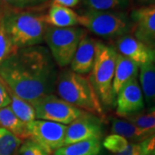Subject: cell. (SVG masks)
Listing matches in <instances>:
<instances>
[{
	"label": "cell",
	"mask_w": 155,
	"mask_h": 155,
	"mask_svg": "<svg viewBox=\"0 0 155 155\" xmlns=\"http://www.w3.org/2000/svg\"><path fill=\"white\" fill-rule=\"evenodd\" d=\"M116 46V50L119 52L118 54L134 62L138 67L154 63V50L135 38L134 35L128 34L117 38Z\"/></svg>",
	"instance_id": "12"
},
{
	"label": "cell",
	"mask_w": 155,
	"mask_h": 155,
	"mask_svg": "<svg viewBox=\"0 0 155 155\" xmlns=\"http://www.w3.org/2000/svg\"><path fill=\"white\" fill-rule=\"evenodd\" d=\"M102 148L101 140H89L63 146L54 155H100Z\"/></svg>",
	"instance_id": "18"
},
{
	"label": "cell",
	"mask_w": 155,
	"mask_h": 155,
	"mask_svg": "<svg viewBox=\"0 0 155 155\" xmlns=\"http://www.w3.org/2000/svg\"><path fill=\"white\" fill-rule=\"evenodd\" d=\"M140 68V85L144 101L150 108L155 105V64L149 63Z\"/></svg>",
	"instance_id": "17"
},
{
	"label": "cell",
	"mask_w": 155,
	"mask_h": 155,
	"mask_svg": "<svg viewBox=\"0 0 155 155\" xmlns=\"http://www.w3.org/2000/svg\"><path fill=\"white\" fill-rule=\"evenodd\" d=\"M129 145V141L127 139L122 136H120L116 134H111L106 136L104 141L102 142V146L113 153H122L127 147Z\"/></svg>",
	"instance_id": "24"
},
{
	"label": "cell",
	"mask_w": 155,
	"mask_h": 155,
	"mask_svg": "<svg viewBox=\"0 0 155 155\" xmlns=\"http://www.w3.org/2000/svg\"><path fill=\"white\" fill-rule=\"evenodd\" d=\"M98 41L90 37L87 34L81 39L71 62V70L78 74L91 72L94 65Z\"/></svg>",
	"instance_id": "13"
},
{
	"label": "cell",
	"mask_w": 155,
	"mask_h": 155,
	"mask_svg": "<svg viewBox=\"0 0 155 155\" xmlns=\"http://www.w3.org/2000/svg\"><path fill=\"white\" fill-rule=\"evenodd\" d=\"M89 10L109 11H121L129 5V0H83Z\"/></svg>",
	"instance_id": "22"
},
{
	"label": "cell",
	"mask_w": 155,
	"mask_h": 155,
	"mask_svg": "<svg viewBox=\"0 0 155 155\" xmlns=\"http://www.w3.org/2000/svg\"><path fill=\"white\" fill-rule=\"evenodd\" d=\"M117 51L98 41L93 67L88 77L103 107L111 108L116 104V97L113 91Z\"/></svg>",
	"instance_id": "4"
},
{
	"label": "cell",
	"mask_w": 155,
	"mask_h": 155,
	"mask_svg": "<svg viewBox=\"0 0 155 155\" xmlns=\"http://www.w3.org/2000/svg\"><path fill=\"white\" fill-rule=\"evenodd\" d=\"M85 35L86 31L82 28H57L48 24L44 41L56 66L64 68L71 64L78 44Z\"/></svg>",
	"instance_id": "6"
},
{
	"label": "cell",
	"mask_w": 155,
	"mask_h": 155,
	"mask_svg": "<svg viewBox=\"0 0 155 155\" xmlns=\"http://www.w3.org/2000/svg\"><path fill=\"white\" fill-rule=\"evenodd\" d=\"M55 91L59 97L81 110L105 118L104 107L88 77L76 73L71 69L58 74Z\"/></svg>",
	"instance_id": "3"
},
{
	"label": "cell",
	"mask_w": 155,
	"mask_h": 155,
	"mask_svg": "<svg viewBox=\"0 0 155 155\" xmlns=\"http://www.w3.org/2000/svg\"><path fill=\"white\" fill-rule=\"evenodd\" d=\"M0 23L17 49L41 44L48 26L45 15L29 10L9 9L0 13Z\"/></svg>",
	"instance_id": "2"
},
{
	"label": "cell",
	"mask_w": 155,
	"mask_h": 155,
	"mask_svg": "<svg viewBox=\"0 0 155 155\" xmlns=\"http://www.w3.org/2000/svg\"><path fill=\"white\" fill-rule=\"evenodd\" d=\"M58 74L49 50L40 45L18 49L0 64L6 87L30 104L54 93Z\"/></svg>",
	"instance_id": "1"
},
{
	"label": "cell",
	"mask_w": 155,
	"mask_h": 155,
	"mask_svg": "<svg viewBox=\"0 0 155 155\" xmlns=\"http://www.w3.org/2000/svg\"><path fill=\"white\" fill-rule=\"evenodd\" d=\"M115 155H142V150L140 143H129L123 152Z\"/></svg>",
	"instance_id": "30"
},
{
	"label": "cell",
	"mask_w": 155,
	"mask_h": 155,
	"mask_svg": "<svg viewBox=\"0 0 155 155\" xmlns=\"http://www.w3.org/2000/svg\"><path fill=\"white\" fill-rule=\"evenodd\" d=\"M28 136L48 154L65 146L67 125L35 119L27 124Z\"/></svg>",
	"instance_id": "8"
},
{
	"label": "cell",
	"mask_w": 155,
	"mask_h": 155,
	"mask_svg": "<svg viewBox=\"0 0 155 155\" xmlns=\"http://www.w3.org/2000/svg\"><path fill=\"white\" fill-rule=\"evenodd\" d=\"M53 3H55L58 5L65 6L67 8L75 7L79 3V0H54Z\"/></svg>",
	"instance_id": "31"
},
{
	"label": "cell",
	"mask_w": 155,
	"mask_h": 155,
	"mask_svg": "<svg viewBox=\"0 0 155 155\" xmlns=\"http://www.w3.org/2000/svg\"><path fill=\"white\" fill-rule=\"evenodd\" d=\"M142 155H155V133L140 142Z\"/></svg>",
	"instance_id": "28"
},
{
	"label": "cell",
	"mask_w": 155,
	"mask_h": 155,
	"mask_svg": "<svg viewBox=\"0 0 155 155\" xmlns=\"http://www.w3.org/2000/svg\"><path fill=\"white\" fill-rule=\"evenodd\" d=\"M138 72L139 67L134 62L117 52L113 80V91L116 97L128 81L132 78H137Z\"/></svg>",
	"instance_id": "14"
},
{
	"label": "cell",
	"mask_w": 155,
	"mask_h": 155,
	"mask_svg": "<svg viewBox=\"0 0 155 155\" xmlns=\"http://www.w3.org/2000/svg\"><path fill=\"white\" fill-rule=\"evenodd\" d=\"M143 93L137 78L128 81L119 91L116 99V116L122 118L140 113L144 110Z\"/></svg>",
	"instance_id": "10"
},
{
	"label": "cell",
	"mask_w": 155,
	"mask_h": 155,
	"mask_svg": "<svg viewBox=\"0 0 155 155\" xmlns=\"http://www.w3.org/2000/svg\"><path fill=\"white\" fill-rule=\"evenodd\" d=\"M134 37L155 50V5L141 6L131 12Z\"/></svg>",
	"instance_id": "11"
},
{
	"label": "cell",
	"mask_w": 155,
	"mask_h": 155,
	"mask_svg": "<svg viewBox=\"0 0 155 155\" xmlns=\"http://www.w3.org/2000/svg\"><path fill=\"white\" fill-rule=\"evenodd\" d=\"M11 97L5 83L0 78V109L10 105Z\"/></svg>",
	"instance_id": "29"
},
{
	"label": "cell",
	"mask_w": 155,
	"mask_h": 155,
	"mask_svg": "<svg viewBox=\"0 0 155 155\" xmlns=\"http://www.w3.org/2000/svg\"><path fill=\"white\" fill-rule=\"evenodd\" d=\"M148 112L151 113V114H153V115H154L155 116V105L153 106V107H150L149 110H148Z\"/></svg>",
	"instance_id": "33"
},
{
	"label": "cell",
	"mask_w": 155,
	"mask_h": 155,
	"mask_svg": "<svg viewBox=\"0 0 155 155\" xmlns=\"http://www.w3.org/2000/svg\"><path fill=\"white\" fill-rule=\"evenodd\" d=\"M154 53H155V50H154Z\"/></svg>",
	"instance_id": "34"
},
{
	"label": "cell",
	"mask_w": 155,
	"mask_h": 155,
	"mask_svg": "<svg viewBox=\"0 0 155 155\" xmlns=\"http://www.w3.org/2000/svg\"><path fill=\"white\" fill-rule=\"evenodd\" d=\"M103 135V119L85 112L67 126L65 146L89 140H101Z\"/></svg>",
	"instance_id": "9"
},
{
	"label": "cell",
	"mask_w": 155,
	"mask_h": 155,
	"mask_svg": "<svg viewBox=\"0 0 155 155\" xmlns=\"http://www.w3.org/2000/svg\"><path fill=\"white\" fill-rule=\"evenodd\" d=\"M19 155H49L31 139L25 140L19 147Z\"/></svg>",
	"instance_id": "27"
},
{
	"label": "cell",
	"mask_w": 155,
	"mask_h": 155,
	"mask_svg": "<svg viewBox=\"0 0 155 155\" xmlns=\"http://www.w3.org/2000/svg\"><path fill=\"white\" fill-rule=\"evenodd\" d=\"M134 124L139 128L144 130L146 132L153 134L155 133V116L147 113H138L127 118H124Z\"/></svg>",
	"instance_id": "23"
},
{
	"label": "cell",
	"mask_w": 155,
	"mask_h": 155,
	"mask_svg": "<svg viewBox=\"0 0 155 155\" xmlns=\"http://www.w3.org/2000/svg\"><path fill=\"white\" fill-rule=\"evenodd\" d=\"M22 140L5 128L0 127V155H14Z\"/></svg>",
	"instance_id": "21"
},
{
	"label": "cell",
	"mask_w": 155,
	"mask_h": 155,
	"mask_svg": "<svg viewBox=\"0 0 155 155\" xmlns=\"http://www.w3.org/2000/svg\"><path fill=\"white\" fill-rule=\"evenodd\" d=\"M17 50L0 23V64L14 54Z\"/></svg>",
	"instance_id": "25"
},
{
	"label": "cell",
	"mask_w": 155,
	"mask_h": 155,
	"mask_svg": "<svg viewBox=\"0 0 155 155\" xmlns=\"http://www.w3.org/2000/svg\"><path fill=\"white\" fill-rule=\"evenodd\" d=\"M110 131L111 134H118L127 139L128 141H132L131 143H140L152 135V134L146 132L132 122L122 118L111 119Z\"/></svg>",
	"instance_id": "16"
},
{
	"label": "cell",
	"mask_w": 155,
	"mask_h": 155,
	"mask_svg": "<svg viewBox=\"0 0 155 155\" xmlns=\"http://www.w3.org/2000/svg\"><path fill=\"white\" fill-rule=\"evenodd\" d=\"M48 0H0V4L11 10H31L44 5Z\"/></svg>",
	"instance_id": "26"
},
{
	"label": "cell",
	"mask_w": 155,
	"mask_h": 155,
	"mask_svg": "<svg viewBox=\"0 0 155 155\" xmlns=\"http://www.w3.org/2000/svg\"><path fill=\"white\" fill-rule=\"evenodd\" d=\"M0 127L11 131L22 140L29 138L27 124L17 118L10 106L0 109Z\"/></svg>",
	"instance_id": "19"
},
{
	"label": "cell",
	"mask_w": 155,
	"mask_h": 155,
	"mask_svg": "<svg viewBox=\"0 0 155 155\" xmlns=\"http://www.w3.org/2000/svg\"><path fill=\"white\" fill-rule=\"evenodd\" d=\"M8 91L11 97V104L9 106L17 118L25 124H28L29 122L35 121L36 119V116L32 104L17 97V95L14 94L9 89Z\"/></svg>",
	"instance_id": "20"
},
{
	"label": "cell",
	"mask_w": 155,
	"mask_h": 155,
	"mask_svg": "<svg viewBox=\"0 0 155 155\" xmlns=\"http://www.w3.org/2000/svg\"><path fill=\"white\" fill-rule=\"evenodd\" d=\"M78 24L105 39H117L133 30L130 17L121 11L88 10L78 16Z\"/></svg>",
	"instance_id": "5"
},
{
	"label": "cell",
	"mask_w": 155,
	"mask_h": 155,
	"mask_svg": "<svg viewBox=\"0 0 155 155\" xmlns=\"http://www.w3.org/2000/svg\"><path fill=\"white\" fill-rule=\"evenodd\" d=\"M35 111L36 119L69 125L85 112L54 94L41 97L31 104Z\"/></svg>",
	"instance_id": "7"
},
{
	"label": "cell",
	"mask_w": 155,
	"mask_h": 155,
	"mask_svg": "<svg viewBox=\"0 0 155 155\" xmlns=\"http://www.w3.org/2000/svg\"><path fill=\"white\" fill-rule=\"evenodd\" d=\"M138 3L143 6L152 5H155V0H138Z\"/></svg>",
	"instance_id": "32"
},
{
	"label": "cell",
	"mask_w": 155,
	"mask_h": 155,
	"mask_svg": "<svg viewBox=\"0 0 155 155\" xmlns=\"http://www.w3.org/2000/svg\"><path fill=\"white\" fill-rule=\"evenodd\" d=\"M46 22L57 28L75 27L78 24V15L71 8L52 3L48 12L45 15Z\"/></svg>",
	"instance_id": "15"
}]
</instances>
